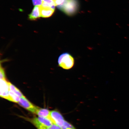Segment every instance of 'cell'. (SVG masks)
<instances>
[{"mask_svg": "<svg viewBox=\"0 0 129 129\" xmlns=\"http://www.w3.org/2000/svg\"><path fill=\"white\" fill-rule=\"evenodd\" d=\"M32 2L35 6H41L43 4L42 0H32Z\"/></svg>", "mask_w": 129, "mask_h": 129, "instance_id": "obj_15", "label": "cell"}, {"mask_svg": "<svg viewBox=\"0 0 129 129\" xmlns=\"http://www.w3.org/2000/svg\"><path fill=\"white\" fill-rule=\"evenodd\" d=\"M65 1L66 0H55L54 3L55 6L58 7L62 5Z\"/></svg>", "mask_w": 129, "mask_h": 129, "instance_id": "obj_14", "label": "cell"}, {"mask_svg": "<svg viewBox=\"0 0 129 129\" xmlns=\"http://www.w3.org/2000/svg\"><path fill=\"white\" fill-rule=\"evenodd\" d=\"M9 82L6 79H1L0 96L8 100L9 98L10 90Z\"/></svg>", "mask_w": 129, "mask_h": 129, "instance_id": "obj_4", "label": "cell"}, {"mask_svg": "<svg viewBox=\"0 0 129 129\" xmlns=\"http://www.w3.org/2000/svg\"><path fill=\"white\" fill-rule=\"evenodd\" d=\"M43 7H50L55 9L54 3L53 0H42Z\"/></svg>", "mask_w": 129, "mask_h": 129, "instance_id": "obj_12", "label": "cell"}, {"mask_svg": "<svg viewBox=\"0 0 129 129\" xmlns=\"http://www.w3.org/2000/svg\"><path fill=\"white\" fill-rule=\"evenodd\" d=\"M40 16V6H36L29 15V19L31 20H35L39 18Z\"/></svg>", "mask_w": 129, "mask_h": 129, "instance_id": "obj_8", "label": "cell"}, {"mask_svg": "<svg viewBox=\"0 0 129 129\" xmlns=\"http://www.w3.org/2000/svg\"><path fill=\"white\" fill-rule=\"evenodd\" d=\"M61 128L62 129H76L71 124L66 120L63 125Z\"/></svg>", "mask_w": 129, "mask_h": 129, "instance_id": "obj_13", "label": "cell"}, {"mask_svg": "<svg viewBox=\"0 0 129 129\" xmlns=\"http://www.w3.org/2000/svg\"><path fill=\"white\" fill-rule=\"evenodd\" d=\"M53 1L54 2V1H55V0H53Z\"/></svg>", "mask_w": 129, "mask_h": 129, "instance_id": "obj_18", "label": "cell"}, {"mask_svg": "<svg viewBox=\"0 0 129 129\" xmlns=\"http://www.w3.org/2000/svg\"><path fill=\"white\" fill-rule=\"evenodd\" d=\"M50 120L53 123L61 128L63 125L65 120L60 113L56 110L50 111Z\"/></svg>", "mask_w": 129, "mask_h": 129, "instance_id": "obj_3", "label": "cell"}, {"mask_svg": "<svg viewBox=\"0 0 129 129\" xmlns=\"http://www.w3.org/2000/svg\"><path fill=\"white\" fill-rule=\"evenodd\" d=\"M0 76H1V79H6L4 69L1 67V71H0Z\"/></svg>", "mask_w": 129, "mask_h": 129, "instance_id": "obj_16", "label": "cell"}, {"mask_svg": "<svg viewBox=\"0 0 129 129\" xmlns=\"http://www.w3.org/2000/svg\"><path fill=\"white\" fill-rule=\"evenodd\" d=\"M40 16L43 18L50 17L54 12V9L51 8L40 6Z\"/></svg>", "mask_w": 129, "mask_h": 129, "instance_id": "obj_7", "label": "cell"}, {"mask_svg": "<svg viewBox=\"0 0 129 129\" xmlns=\"http://www.w3.org/2000/svg\"><path fill=\"white\" fill-rule=\"evenodd\" d=\"M47 129H62L60 127L55 124H53L50 127H48Z\"/></svg>", "mask_w": 129, "mask_h": 129, "instance_id": "obj_17", "label": "cell"}, {"mask_svg": "<svg viewBox=\"0 0 129 129\" xmlns=\"http://www.w3.org/2000/svg\"><path fill=\"white\" fill-rule=\"evenodd\" d=\"M33 113L37 114L38 116L47 118L49 120L50 118V111L47 109L41 108L36 106Z\"/></svg>", "mask_w": 129, "mask_h": 129, "instance_id": "obj_6", "label": "cell"}, {"mask_svg": "<svg viewBox=\"0 0 129 129\" xmlns=\"http://www.w3.org/2000/svg\"><path fill=\"white\" fill-rule=\"evenodd\" d=\"M57 7L67 15L71 16L78 10L79 3L78 0H66L62 5Z\"/></svg>", "mask_w": 129, "mask_h": 129, "instance_id": "obj_1", "label": "cell"}, {"mask_svg": "<svg viewBox=\"0 0 129 129\" xmlns=\"http://www.w3.org/2000/svg\"><path fill=\"white\" fill-rule=\"evenodd\" d=\"M9 85L10 90L16 93V94L18 95L20 98L24 96L23 94H22L20 90L10 82H9Z\"/></svg>", "mask_w": 129, "mask_h": 129, "instance_id": "obj_11", "label": "cell"}, {"mask_svg": "<svg viewBox=\"0 0 129 129\" xmlns=\"http://www.w3.org/2000/svg\"><path fill=\"white\" fill-rule=\"evenodd\" d=\"M18 104L22 107L32 113H33L36 106L34 105L24 96L20 98V101Z\"/></svg>", "mask_w": 129, "mask_h": 129, "instance_id": "obj_5", "label": "cell"}, {"mask_svg": "<svg viewBox=\"0 0 129 129\" xmlns=\"http://www.w3.org/2000/svg\"><path fill=\"white\" fill-rule=\"evenodd\" d=\"M37 119L41 125L47 128L51 126L53 124L51 121L47 118L38 116L37 117Z\"/></svg>", "mask_w": 129, "mask_h": 129, "instance_id": "obj_9", "label": "cell"}, {"mask_svg": "<svg viewBox=\"0 0 129 129\" xmlns=\"http://www.w3.org/2000/svg\"><path fill=\"white\" fill-rule=\"evenodd\" d=\"M75 62L73 56L68 53H64L61 54L58 60L59 67L66 70L72 69L74 67Z\"/></svg>", "mask_w": 129, "mask_h": 129, "instance_id": "obj_2", "label": "cell"}, {"mask_svg": "<svg viewBox=\"0 0 129 129\" xmlns=\"http://www.w3.org/2000/svg\"><path fill=\"white\" fill-rule=\"evenodd\" d=\"M20 96L13 91L9 90V96L8 100L13 102L18 103L20 99Z\"/></svg>", "mask_w": 129, "mask_h": 129, "instance_id": "obj_10", "label": "cell"}]
</instances>
